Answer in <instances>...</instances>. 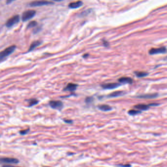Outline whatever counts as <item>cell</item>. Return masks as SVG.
<instances>
[{
	"label": "cell",
	"mask_w": 167,
	"mask_h": 167,
	"mask_svg": "<svg viewBox=\"0 0 167 167\" xmlns=\"http://www.w3.org/2000/svg\"><path fill=\"white\" fill-rule=\"evenodd\" d=\"M98 108L102 111H109L112 109V108L110 106L107 105H101L98 106Z\"/></svg>",
	"instance_id": "15"
},
{
	"label": "cell",
	"mask_w": 167,
	"mask_h": 167,
	"mask_svg": "<svg viewBox=\"0 0 167 167\" xmlns=\"http://www.w3.org/2000/svg\"><path fill=\"white\" fill-rule=\"evenodd\" d=\"M74 153H69V152H68V153H67V154H68L69 155H72V154H74Z\"/></svg>",
	"instance_id": "30"
},
{
	"label": "cell",
	"mask_w": 167,
	"mask_h": 167,
	"mask_svg": "<svg viewBox=\"0 0 167 167\" xmlns=\"http://www.w3.org/2000/svg\"><path fill=\"white\" fill-rule=\"evenodd\" d=\"M118 166H127V167H130L131 166V165H118Z\"/></svg>",
	"instance_id": "27"
},
{
	"label": "cell",
	"mask_w": 167,
	"mask_h": 167,
	"mask_svg": "<svg viewBox=\"0 0 167 167\" xmlns=\"http://www.w3.org/2000/svg\"><path fill=\"white\" fill-rule=\"evenodd\" d=\"M91 9H87V10L84 11V12H82V13L80 14V16H86L88 14H89L90 13H91Z\"/></svg>",
	"instance_id": "23"
},
{
	"label": "cell",
	"mask_w": 167,
	"mask_h": 167,
	"mask_svg": "<svg viewBox=\"0 0 167 167\" xmlns=\"http://www.w3.org/2000/svg\"><path fill=\"white\" fill-rule=\"evenodd\" d=\"M20 21V17L18 15H15L9 19L6 23V27L10 28L13 27L14 25L18 23Z\"/></svg>",
	"instance_id": "5"
},
{
	"label": "cell",
	"mask_w": 167,
	"mask_h": 167,
	"mask_svg": "<svg viewBox=\"0 0 167 167\" xmlns=\"http://www.w3.org/2000/svg\"><path fill=\"white\" fill-rule=\"evenodd\" d=\"M37 25V23L36 21H32L29 23L28 24V26H27V28H34L35 27H36Z\"/></svg>",
	"instance_id": "21"
},
{
	"label": "cell",
	"mask_w": 167,
	"mask_h": 167,
	"mask_svg": "<svg viewBox=\"0 0 167 167\" xmlns=\"http://www.w3.org/2000/svg\"><path fill=\"white\" fill-rule=\"evenodd\" d=\"M63 121L65 123L68 124H72L73 123V121L72 120H68V119H63Z\"/></svg>",
	"instance_id": "24"
},
{
	"label": "cell",
	"mask_w": 167,
	"mask_h": 167,
	"mask_svg": "<svg viewBox=\"0 0 167 167\" xmlns=\"http://www.w3.org/2000/svg\"><path fill=\"white\" fill-rule=\"evenodd\" d=\"M41 44H42V41H41L37 40V41H34L30 45L28 51L29 52V51H31L34 50L35 48H36V47L40 46Z\"/></svg>",
	"instance_id": "14"
},
{
	"label": "cell",
	"mask_w": 167,
	"mask_h": 167,
	"mask_svg": "<svg viewBox=\"0 0 167 167\" xmlns=\"http://www.w3.org/2000/svg\"><path fill=\"white\" fill-rule=\"evenodd\" d=\"M49 105L53 109L59 111L61 110L63 108V103L60 100H50L49 102Z\"/></svg>",
	"instance_id": "2"
},
{
	"label": "cell",
	"mask_w": 167,
	"mask_h": 167,
	"mask_svg": "<svg viewBox=\"0 0 167 167\" xmlns=\"http://www.w3.org/2000/svg\"><path fill=\"white\" fill-rule=\"evenodd\" d=\"M27 101L28 102V107H31L34 106H35L37 105L39 102V100H37L36 99H30L27 100Z\"/></svg>",
	"instance_id": "17"
},
{
	"label": "cell",
	"mask_w": 167,
	"mask_h": 167,
	"mask_svg": "<svg viewBox=\"0 0 167 167\" xmlns=\"http://www.w3.org/2000/svg\"><path fill=\"white\" fill-rule=\"evenodd\" d=\"M30 130V129L29 128H28L27 129H25V130H20L19 131V133L21 135H26L29 132Z\"/></svg>",
	"instance_id": "22"
},
{
	"label": "cell",
	"mask_w": 167,
	"mask_h": 167,
	"mask_svg": "<svg viewBox=\"0 0 167 167\" xmlns=\"http://www.w3.org/2000/svg\"><path fill=\"white\" fill-rule=\"evenodd\" d=\"M54 3L50 1H47L44 0L41 1H34L29 3V6L31 7H36V6H47L49 5H53Z\"/></svg>",
	"instance_id": "4"
},
{
	"label": "cell",
	"mask_w": 167,
	"mask_h": 167,
	"mask_svg": "<svg viewBox=\"0 0 167 167\" xmlns=\"http://www.w3.org/2000/svg\"><path fill=\"white\" fill-rule=\"evenodd\" d=\"M89 56V55L88 54H84V55H83L82 57H83V58H87Z\"/></svg>",
	"instance_id": "25"
},
{
	"label": "cell",
	"mask_w": 167,
	"mask_h": 167,
	"mask_svg": "<svg viewBox=\"0 0 167 167\" xmlns=\"http://www.w3.org/2000/svg\"><path fill=\"white\" fill-rule=\"evenodd\" d=\"M15 0H6V4H11V3H12L13 1H14Z\"/></svg>",
	"instance_id": "26"
},
{
	"label": "cell",
	"mask_w": 167,
	"mask_h": 167,
	"mask_svg": "<svg viewBox=\"0 0 167 167\" xmlns=\"http://www.w3.org/2000/svg\"><path fill=\"white\" fill-rule=\"evenodd\" d=\"M118 81L120 83L123 84H131L133 83V79L129 77H122L119 78Z\"/></svg>",
	"instance_id": "12"
},
{
	"label": "cell",
	"mask_w": 167,
	"mask_h": 167,
	"mask_svg": "<svg viewBox=\"0 0 167 167\" xmlns=\"http://www.w3.org/2000/svg\"><path fill=\"white\" fill-rule=\"evenodd\" d=\"M103 44H104V45L105 46H106V47H107V46H108V43L107 42H106V41H103Z\"/></svg>",
	"instance_id": "28"
},
{
	"label": "cell",
	"mask_w": 167,
	"mask_h": 167,
	"mask_svg": "<svg viewBox=\"0 0 167 167\" xmlns=\"http://www.w3.org/2000/svg\"><path fill=\"white\" fill-rule=\"evenodd\" d=\"M150 104L148 105H144V104H138L137 105L134 106V107L136 109H139L140 110H143V111H145V110H147L150 108Z\"/></svg>",
	"instance_id": "13"
},
{
	"label": "cell",
	"mask_w": 167,
	"mask_h": 167,
	"mask_svg": "<svg viewBox=\"0 0 167 167\" xmlns=\"http://www.w3.org/2000/svg\"><path fill=\"white\" fill-rule=\"evenodd\" d=\"M1 162L2 163H6L7 164H17L19 161L16 158L4 157L1 158Z\"/></svg>",
	"instance_id": "6"
},
{
	"label": "cell",
	"mask_w": 167,
	"mask_h": 167,
	"mask_svg": "<svg viewBox=\"0 0 167 167\" xmlns=\"http://www.w3.org/2000/svg\"><path fill=\"white\" fill-rule=\"evenodd\" d=\"M83 2L81 1H78L75 2H72L69 5V7L72 9H76L77 8H79L81 7V6H83Z\"/></svg>",
	"instance_id": "11"
},
{
	"label": "cell",
	"mask_w": 167,
	"mask_h": 167,
	"mask_svg": "<svg viewBox=\"0 0 167 167\" xmlns=\"http://www.w3.org/2000/svg\"><path fill=\"white\" fill-rule=\"evenodd\" d=\"M158 96V94L157 93L154 94H144V95H139L135 97L136 98L139 99H154L157 98Z\"/></svg>",
	"instance_id": "10"
},
{
	"label": "cell",
	"mask_w": 167,
	"mask_h": 167,
	"mask_svg": "<svg viewBox=\"0 0 167 167\" xmlns=\"http://www.w3.org/2000/svg\"><path fill=\"white\" fill-rule=\"evenodd\" d=\"M167 52V49L165 47H161L159 48H152L149 51V54L151 55L164 54Z\"/></svg>",
	"instance_id": "7"
},
{
	"label": "cell",
	"mask_w": 167,
	"mask_h": 167,
	"mask_svg": "<svg viewBox=\"0 0 167 167\" xmlns=\"http://www.w3.org/2000/svg\"><path fill=\"white\" fill-rule=\"evenodd\" d=\"M16 48V46L15 45H12L10 47H7L4 50L2 51L0 53V59L2 61L5 58L8 56L11 55L12 53L15 50Z\"/></svg>",
	"instance_id": "1"
},
{
	"label": "cell",
	"mask_w": 167,
	"mask_h": 167,
	"mask_svg": "<svg viewBox=\"0 0 167 167\" xmlns=\"http://www.w3.org/2000/svg\"><path fill=\"white\" fill-rule=\"evenodd\" d=\"M141 111L136 110H130L128 111V114L131 116H135L138 114L141 113Z\"/></svg>",
	"instance_id": "19"
},
{
	"label": "cell",
	"mask_w": 167,
	"mask_h": 167,
	"mask_svg": "<svg viewBox=\"0 0 167 167\" xmlns=\"http://www.w3.org/2000/svg\"><path fill=\"white\" fill-rule=\"evenodd\" d=\"M134 74L138 78L145 77L149 75L148 72H139V71L135 72Z\"/></svg>",
	"instance_id": "18"
},
{
	"label": "cell",
	"mask_w": 167,
	"mask_h": 167,
	"mask_svg": "<svg viewBox=\"0 0 167 167\" xmlns=\"http://www.w3.org/2000/svg\"><path fill=\"white\" fill-rule=\"evenodd\" d=\"M36 14V11L34 10H28L24 12L22 16V20L23 22H26L33 18Z\"/></svg>",
	"instance_id": "3"
},
{
	"label": "cell",
	"mask_w": 167,
	"mask_h": 167,
	"mask_svg": "<svg viewBox=\"0 0 167 167\" xmlns=\"http://www.w3.org/2000/svg\"><path fill=\"white\" fill-rule=\"evenodd\" d=\"M94 101V98L93 97H86L85 99V102L87 105H89L93 102Z\"/></svg>",
	"instance_id": "20"
},
{
	"label": "cell",
	"mask_w": 167,
	"mask_h": 167,
	"mask_svg": "<svg viewBox=\"0 0 167 167\" xmlns=\"http://www.w3.org/2000/svg\"><path fill=\"white\" fill-rule=\"evenodd\" d=\"M121 85V84L118 83H108L101 84L100 86L103 89H113L117 88Z\"/></svg>",
	"instance_id": "8"
},
{
	"label": "cell",
	"mask_w": 167,
	"mask_h": 167,
	"mask_svg": "<svg viewBox=\"0 0 167 167\" xmlns=\"http://www.w3.org/2000/svg\"><path fill=\"white\" fill-rule=\"evenodd\" d=\"M52 1H56V2H61V1H64V0H52Z\"/></svg>",
	"instance_id": "29"
},
{
	"label": "cell",
	"mask_w": 167,
	"mask_h": 167,
	"mask_svg": "<svg viewBox=\"0 0 167 167\" xmlns=\"http://www.w3.org/2000/svg\"><path fill=\"white\" fill-rule=\"evenodd\" d=\"M124 93L123 91H117L114 92H112L111 94L107 95L108 98H115V97H117L119 96H121L124 95Z\"/></svg>",
	"instance_id": "16"
},
{
	"label": "cell",
	"mask_w": 167,
	"mask_h": 167,
	"mask_svg": "<svg viewBox=\"0 0 167 167\" xmlns=\"http://www.w3.org/2000/svg\"><path fill=\"white\" fill-rule=\"evenodd\" d=\"M78 85L77 84L69 83L64 88V91H69V92H74L76 90L77 87H78Z\"/></svg>",
	"instance_id": "9"
}]
</instances>
